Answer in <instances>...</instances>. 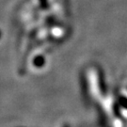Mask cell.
I'll return each mask as SVG.
<instances>
[{
    "label": "cell",
    "instance_id": "cell-1",
    "mask_svg": "<svg viewBox=\"0 0 127 127\" xmlns=\"http://www.w3.org/2000/svg\"><path fill=\"white\" fill-rule=\"evenodd\" d=\"M33 64H34V66H36L37 68H41L45 64V59H44V57L41 56V55L35 57V59L33 60Z\"/></svg>",
    "mask_w": 127,
    "mask_h": 127
},
{
    "label": "cell",
    "instance_id": "cell-2",
    "mask_svg": "<svg viewBox=\"0 0 127 127\" xmlns=\"http://www.w3.org/2000/svg\"><path fill=\"white\" fill-rule=\"evenodd\" d=\"M119 104L121 106H123L124 109H127V98L124 96H120L119 98Z\"/></svg>",
    "mask_w": 127,
    "mask_h": 127
}]
</instances>
